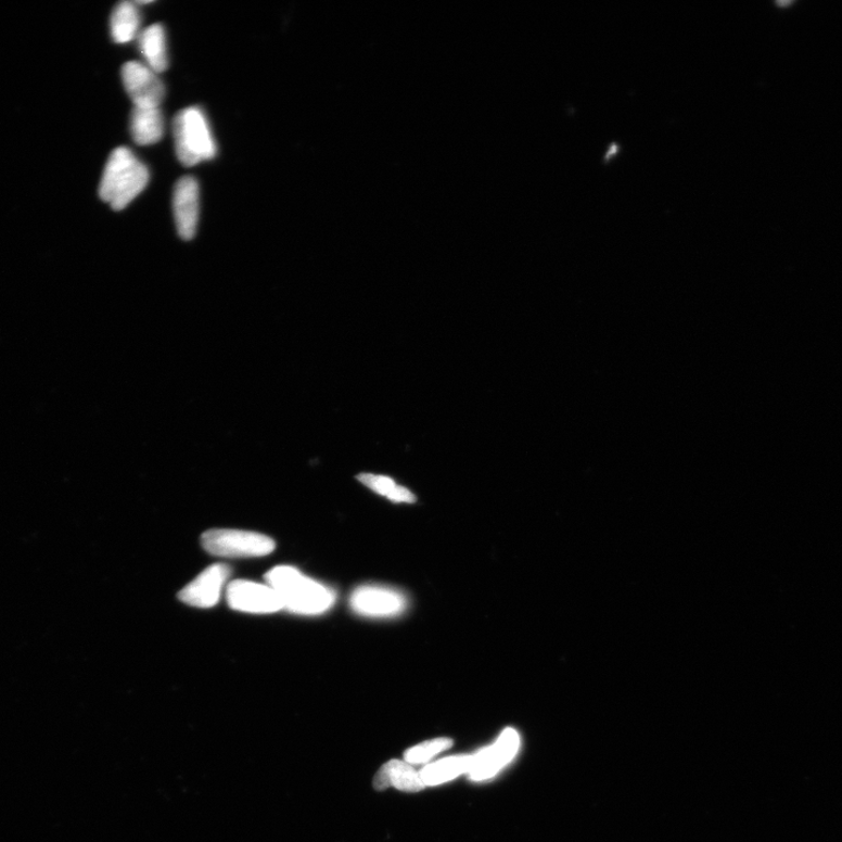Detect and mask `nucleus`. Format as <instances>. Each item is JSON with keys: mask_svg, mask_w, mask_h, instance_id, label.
<instances>
[{"mask_svg": "<svg viewBox=\"0 0 842 842\" xmlns=\"http://www.w3.org/2000/svg\"><path fill=\"white\" fill-rule=\"evenodd\" d=\"M375 790L383 791L390 787L405 792H419L425 789L424 781L408 762L393 760L382 766L373 779Z\"/></svg>", "mask_w": 842, "mask_h": 842, "instance_id": "11", "label": "nucleus"}, {"mask_svg": "<svg viewBox=\"0 0 842 842\" xmlns=\"http://www.w3.org/2000/svg\"><path fill=\"white\" fill-rule=\"evenodd\" d=\"M520 736L514 729H506L494 745L472 756L470 777L473 780L488 779L498 774L518 753Z\"/></svg>", "mask_w": 842, "mask_h": 842, "instance_id": "9", "label": "nucleus"}, {"mask_svg": "<svg viewBox=\"0 0 842 842\" xmlns=\"http://www.w3.org/2000/svg\"><path fill=\"white\" fill-rule=\"evenodd\" d=\"M140 50L148 66L160 74L168 69L167 39L161 24L144 29L139 38Z\"/></svg>", "mask_w": 842, "mask_h": 842, "instance_id": "13", "label": "nucleus"}, {"mask_svg": "<svg viewBox=\"0 0 842 842\" xmlns=\"http://www.w3.org/2000/svg\"><path fill=\"white\" fill-rule=\"evenodd\" d=\"M227 598L231 609L240 612L269 614L283 610L279 595L268 584L234 581L228 586Z\"/></svg>", "mask_w": 842, "mask_h": 842, "instance_id": "5", "label": "nucleus"}, {"mask_svg": "<svg viewBox=\"0 0 842 842\" xmlns=\"http://www.w3.org/2000/svg\"><path fill=\"white\" fill-rule=\"evenodd\" d=\"M231 567L227 564H214L186 588L179 592L178 598L187 605L200 609H209L218 604L225 584L231 577Z\"/></svg>", "mask_w": 842, "mask_h": 842, "instance_id": "7", "label": "nucleus"}, {"mask_svg": "<svg viewBox=\"0 0 842 842\" xmlns=\"http://www.w3.org/2000/svg\"><path fill=\"white\" fill-rule=\"evenodd\" d=\"M202 545L208 553L228 559L263 558L276 549L275 540L266 535L235 530L208 531Z\"/></svg>", "mask_w": 842, "mask_h": 842, "instance_id": "4", "label": "nucleus"}, {"mask_svg": "<svg viewBox=\"0 0 842 842\" xmlns=\"http://www.w3.org/2000/svg\"><path fill=\"white\" fill-rule=\"evenodd\" d=\"M123 80L135 107H160L165 88L157 73L138 62L123 67Z\"/></svg>", "mask_w": 842, "mask_h": 842, "instance_id": "8", "label": "nucleus"}, {"mask_svg": "<svg viewBox=\"0 0 842 842\" xmlns=\"http://www.w3.org/2000/svg\"><path fill=\"white\" fill-rule=\"evenodd\" d=\"M173 206L178 234L189 242L197 232L200 218V186L195 178L186 176L178 180Z\"/></svg>", "mask_w": 842, "mask_h": 842, "instance_id": "10", "label": "nucleus"}, {"mask_svg": "<svg viewBox=\"0 0 842 842\" xmlns=\"http://www.w3.org/2000/svg\"><path fill=\"white\" fill-rule=\"evenodd\" d=\"M130 131L139 145L160 142L164 133V118L160 107H135L130 117Z\"/></svg>", "mask_w": 842, "mask_h": 842, "instance_id": "12", "label": "nucleus"}, {"mask_svg": "<svg viewBox=\"0 0 842 842\" xmlns=\"http://www.w3.org/2000/svg\"><path fill=\"white\" fill-rule=\"evenodd\" d=\"M472 763V756H455L442 760L437 763L428 765L426 768L420 773L421 780L424 781L425 787H434L446 783L448 780H452L456 777L470 773Z\"/></svg>", "mask_w": 842, "mask_h": 842, "instance_id": "15", "label": "nucleus"}, {"mask_svg": "<svg viewBox=\"0 0 842 842\" xmlns=\"http://www.w3.org/2000/svg\"><path fill=\"white\" fill-rule=\"evenodd\" d=\"M176 153L186 167H194L217 155V145L207 119L199 107L180 111L174 118Z\"/></svg>", "mask_w": 842, "mask_h": 842, "instance_id": "3", "label": "nucleus"}, {"mask_svg": "<svg viewBox=\"0 0 842 842\" xmlns=\"http://www.w3.org/2000/svg\"><path fill=\"white\" fill-rule=\"evenodd\" d=\"M360 483L369 487L370 489L386 496L387 499L394 502L413 503L416 502V496L408 489L396 485L394 480L386 476L373 475V474H360L357 477Z\"/></svg>", "mask_w": 842, "mask_h": 842, "instance_id": "16", "label": "nucleus"}, {"mask_svg": "<svg viewBox=\"0 0 842 842\" xmlns=\"http://www.w3.org/2000/svg\"><path fill=\"white\" fill-rule=\"evenodd\" d=\"M270 588L279 595L283 609L296 614H321L335 603V595L292 566H277L266 575Z\"/></svg>", "mask_w": 842, "mask_h": 842, "instance_id": "2", "label": "nucleus"}, {"mask_svg": "<svg viewBox=\"0 0 842 842\" xmlns=\"http://www.w3.org/2000/svg\"><path fill=\"white\" fill-rule=\"evenodd\" d=\"M150 175L145 165L131 150H114L102 175L99 194L113 209L126 208L146 188Z\"/></svg>", "mask_w": 842, "mask_h": 842, "instance_id": "1", "label": "nucleus"}, {"mask_svg": "<svg viewBox=\"0 0 842 842\" xmlns=\"http://www.w3.org/2000/svg\"><path fill=\"white\" fill-rule=\"evenodd\" d=\"M141 25V14L131 2L119 3L111 18L112 38L117 43H127L138 36Z\"/></svg>", "mask_w": 842, "mask_h": 842, "instance_id": "14", "label": "nucleus"}, {"mask_svg": "<svg viewBox=\"0 0 842 842\" xmlns=\"http://www.w3.org/2000/svg\"><path fill=\"white\" fill-rule=\"evenodd\" d=\"M352 609L371 618H387L400 614L406 609V598L399 591L385 586L365 585L355 590L350 598Z\"/></svg>", "mask_w": 842, "mask_h": 842, "instance_id": "6", "label": "nucleus"}, {"mask_svg": "<svg viewBox=\"0 0 842 842\" xmlns=\"http://www.w3.org/2000/svg\"><path fill=\"white\" fill-rule=\"evenodd\" d=\"M452 745L454 741L450 739H435L410 748L404 757L409 764L425 763Z\"/></svg>", "mask_w": 842, "mask_h": 842, "instance_id": "17", "label": "nucleus"}]
</instances>
